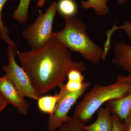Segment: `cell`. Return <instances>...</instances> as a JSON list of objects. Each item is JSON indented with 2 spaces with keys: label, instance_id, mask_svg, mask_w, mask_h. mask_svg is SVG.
<instances>
[{
  "label": "cell",
  "instance_id": "obj_1",
  "mask_svg": "<svg viewBox=\"0 0 131 131\" xmlns=\"http://www.w3.org/2000/svg\"><path fill=\"white\" fill-rule=\"evenodd\" d=\"M21 67L42 96L64 84L69 72L86 70L82 61H73L69 50L54 38L37 50L16 52Z\"/></svg>",
  "mask_w": 131,
  "mask_h": 131
},
{
  "label": "cell",
  "instance_id": "obj_2",
  "mask_svg": "<svg viewBox=\"0 0 131 131\" xmlns=\"http://www.w3.org/2000/svg\"><path fill=\"white\" fill-rule=\"evenodd\" d=\"M131 88V76L129 75H118L116 81L109 85L95 84L77 104L73 118L86 124L103 104L122 98L128 93Z\"/></svg>",
  "mask_w": 131,
  "mask_h": 131
},
{
  "label": "cell",
  "instance_id": "obj_3",
  "mask_svg": "<svg viewBox=\"0 0 131 131\" xmlns=\"http://www.w3.org/2000/svg\"><path fill=\"white\" fill-rule=\"evenodd\" d=\"M62 30L54 32L53 38L71 51L78 52L86 60L96 64L101 59L103 49L97 45L88 35L82 20L75 17H65Z\"/></svg>",
  "mask_w": 131,
  "mask_h": 131
},
{
  "label": "cell",
  "instance_id": "obj_4",
  "mask_svg": "<svg viewBox=\"0 0 131 131\" xmlns=\"http://www.w3.org/2000/svg\"><path fill=\"white\" fill-rule=\"evenodd\" d=\"M57 11V3L54 2L45 13L40 12L34 22L23 30L22 36L30 46L31 50L44 47L53 38L52 26Z\"/></svg>",
  "mask_w": 131,
  "mask_h": 131
},
{
  "label": "cell",
  "instance_id": "obj_5",
  "mask_svg": "<svg viewBox=\"0 0 131 131\" xmlns=\"http://www.w3.org/2000/svg\"><path fill=\"white\" fill-rule=\"evenodd\" d=\"M91 84L90 82H85L81 89L74 92L66 91L63 84L59 87L60 91L58 94L57 102L53 113L50 115L48 120V131H55L62 125L72 119V117L68 116L69 111Z\"/></svg>",
  "mask_w": 131,
  "mask_h": 131
},
{
  "label": "cell",
  "instance_id": "obj_6",
  "mask_svg": "<svg viewBox=\"0 0 131 131\" xmlns=\"http://www.w3.org/2000/svg\"><path fill=\"white\" fill-rule=\"evenodd\" d=\"M15 50L13 46H8L7 56L8 62L3 66L2 70L24 97L38 100L41 96L34 88L27 73L16 62Z\"/></svg>",
  "mask_w": 131,
  "mask_h": 131
},
{
  "label": "cell",
  "instance_id": "obj_7",
  "mask_svg": "<svg viewBox=\"0 0 131 131\" xmlns=\"http://www.w3.org/2000/svg\"><path fill=\"white\" fill-rule=\"evenodd\" d=\"M0 93L7 103L13 106L18 112L25 115L28 113L29 104L6 74L0 77Z\"/></svg>",
  "mask_w": 131,
  "mask_h": 131
},
{
  "label": "cell",
  "instance_id": "obj_8",
  "mask_svg": "<svg viewBox=\"0 0 131 131\" xmlns=\"http://www.w3.org/2000/svg\"><path fill=\"white\" fill-rule=\"evenodd\" d=\"M105 107L112 113L118 115L124 121L131 111V88L128 93L119 99L113 100L105 103Z\"/></svg>",
  "mask_w": 131,
  "mask_h": 131
},
{
  "label": "cell",
  "instance_id": "obj_9",
  "mask_svg": "<svg viewBox=\"0 0 131 131\" xmlns=\"http://www.w3.org/2000/svg\"><path fill=\"white\" fill-rule=\"evenodd\" d=\"M114 51L113 63L122 67L131 76V46L125 42H121L115 46Z\"/></svg>",
  "mask_w": 131,
  "mask_h": 131
},
{
  "label": "cell",
  "instance_id": "obj_10",
  "mask_svg": "<svg viewBox=\"0 0 131 131\" xmlns=\"http://www.w3.org/2000/svg\"><path fill=\"white\" fill-rule=\"evenodd\" d=\"M95 121L84 127V131H112V114L106 108L101 107L98 110Z\"/></svg>",
  "mask_w": 131,
  "mask_h": 131
},
{
  "label": "cell",
  "instance_id": "obj_11",
  "mask_svg": "<svg viewBox=\"0 0 131 131\" xmlns=\"http://www.w3.org/2000/svg\"><path fill=\"white\" fill-rule=\"evenodd\" d=\"M57 3V11L65 17H74L77 14L78 7L74 0H59Z\"/></svg>",
  "mask_w": 131,
  "mask_h": 131
},
{
  "label": "cell",
  "instance_id": "obj_12",
  "mask_svg": "<svg viewBox=\"0 0 131 131\" xmlns=\"http://www.w3.org/2000/svg\"><path fill=\"white\" fill-rule=\"evenodd\" d=\"M108 1V0H88L87 1L82 2L81 5L84 9L93 8L95 14L98 16L105 15L109 12L107 5Z\"/></svg>",
  "mask_w": 131,
  "mask_h": 131
},
{
  "label": "cell",
  "instance_id": "obj_13",
  "mask_svg": "<svg viewBox=\"0 0 131 131\" xmlns=\"http://www.w3.org/2000/svg\"><path fill=\"white\" fill-rule=\"evenodd\" d=\"M58 98V95L41 96L37 100L38 108L42 112L50 115L54 112Z\"/></svg>",
  "mask_w": 131,
  "mask_h": 131
},
{
  "label": "cell",
  "instance_id": "obj_14",
  "mask_svg": "<svg viewBox=\"0 0 131 131\" xmlns=\"http://www.w3.org/2000/svg\"><path fill=\"white\" fill-rule=\"evenodd\" d=\"M31 0H20L18 7L14 11L13 18L21 25H24L29 18L28 8Z\"/></svg>",
  "mask_w": 131,
  "mask_h": 131
},
{
  "label": "cell",
  "instance_id": "obj_15",
  "mask_svg": "<svg viewBox=\"0 0 131 131\" xmlns=\"http://www.w3.org/2000/svg\"><path fill=\"white\" fill-rule=\"evenodd\" d=\"M14 1L15 0H0V38L3 41L6 42L8 46H13L16 50L18 47L14 42L9 38L8 34L9 31L7 27L3 24L2 18L3 8L4 5L8 1Z\"/></svg>",
  "mask_w": 131,
  "mask_h": 131
},
{
  "label": "cell",
  "instance_id": "obj_16",
  "mask_svg": "<svg viewBox=\"0 0 131 131\" xmlns=\"http://www.w3.org/2000/svg\"><path fill=\"white\" fill-rule=\"evenodd\" d=\"M85 125L80 120L72 117L70 121L62 125L58 131H84Z\"/></svg>",
  "mask_w": 131,
  "mask_h": 131
},
{
  "label": "cell",
  "instance_id": "obj_17",
  "mask_svg": "<svg viewBox=\"0 0 131 131\" xmlns=\"http://www.w3.org/2000/svg\"><path fill=\"white\" fill-rule=\"evenodd\" d=\"M118 30H123L126 33L128 38L131 40V21H123L122 25L118 26L115 24L112 28L106 31L107 37L106 40L110 41L113 34Z\"/></svg>",
  "mask_w": 131,
  "mask_h": 131
},
{
  "label": "cell",
  "instance_id": "obj_18",
  "mask_svg": "<svg viewBox=\"0 0 131 131\" xmlns=\"http://www.w3.org/2000/svg\"><path fill=\"white\" fill-rule=\"evenodd\" d=\"M113 122L112 131H126L125 125L117 115L112 114Z\"/></svg>",
  "mask_w": 131,
  "mask_h": 131
},
{
  "label": "cell",
  "instance_id": "obj_19",
  "mask_svg": "<svg viewBox=\"0 0 131 131\" xmlns=\"http://www.w3.org/2000/svg\"><path fill=\"white\" fill-rule=\"evenodd\" d=\"M83 83L75 81H68L66 84H63V86L66 91L69 92H74L81 89L83 85Z\"/></svg>",
  "mask_w": 131,
  "mask_h": 131
},
{
  "label": "cell",
  "instance_id": "obj_20",
  "mask_svg": "<svg viewBox=\"0 0 131 131\" xmlns=\"http://www.w3.org/2000/svg\"><path fill=\"white\" fill-rule=\"evenodd\" d=\"M82 71L79 70H72L69 72L67 78L68 81H75L83 83L84 80V75L82 74Z\"/></svg>",
  "mask_w": 131,
  "mask_h": 131
},
{
  "label": "cell",
  "instance_id": "obj_21",
  "mask_svg": "<svg viewBox=\"0 0 131 131\" xmlns=\"http://www.w3.org/2000/svg\"><path fill=\"white\" fill-rule=\"evenodd\" d=\"M7 104L6 101L0 93V114L6 107Z\"/></svg>",
  "mask_w": 131,
  "mask_h": 131
},
{
  "label": "cell",
  "instance_id": "obj_22",
  "mask_svg": "<svg viewBox=\"0 0 131 131\" xmlns=\"http://www.w3.org/2000/svg\"><path fill=\"white\" fill-rule=\"evenodd\" d=\"M126 131H131V111L126 119L124 121Z\"/></svg>",
  "mask_w": 131,
  "mask_h": 131
},
{
  "label": "cell",
  "instance_id": "obj_23",
  "mask_svg": "<svg viewBox=\"0 0 131 131\" xmlns=\"http://www.w3.org/2000/svg\"><path fill=\"white\" fill-rule=\"evenodd\" d=\"M46 1V0H39L37 3V6L39 7L43 6L45 4Z\"/></svg>",
  "mask_w": 131,
  "mask_h": 131
},
{
  "label": "cell",
  "instance_id": "obj_24",
  "mask_svg": "<svg viewBox=\"0 0 131 131\" xmlns=\"http://www.w3.org/2000/svg\"><path fill=\"white\" fill-rule=\"evenodd\" d=\"M126 0H117V2L120 5H122L125 3Z\"/></svg>",
  "mask_w": 131,
  "mask_h": 131
},
{
  "label": "cell",
  "instance_id": "obj_25",
  "mask_svg": "<svg viewBox=\"0 0 131 131\" xmlns=\"http://www.w3.org/2000/svg\"></svg>",
  "mask_w": 131,
  "mask_h": 131
}]
</instances>
